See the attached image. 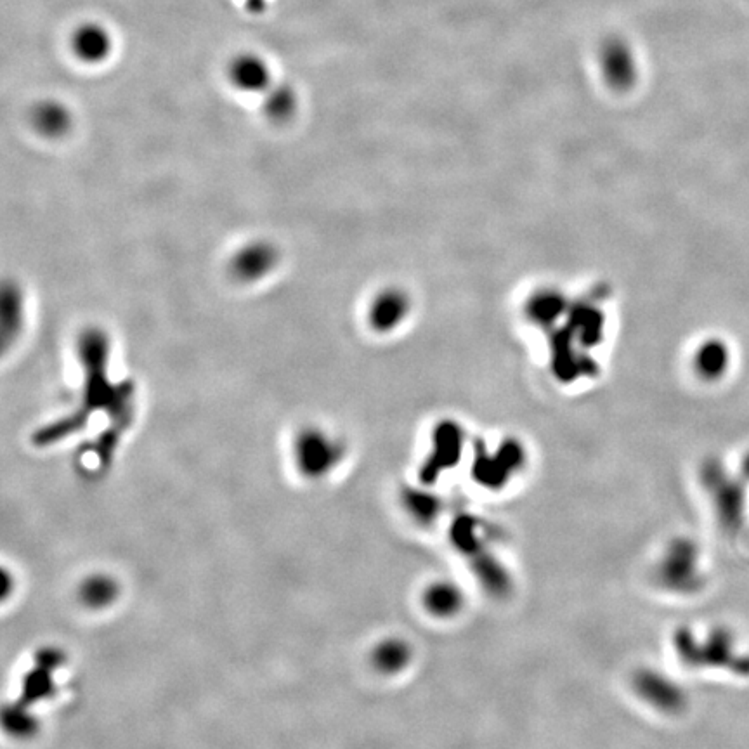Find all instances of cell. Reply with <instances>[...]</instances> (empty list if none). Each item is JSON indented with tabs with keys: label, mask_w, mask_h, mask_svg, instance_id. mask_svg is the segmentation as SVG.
<instances>
[{
	"label": "cell",
	"mask_w": 749,
	"mask_h": 749,
	"mask_svg": "<svg viewBox=\"0 0 749 749\" xmlns=\"http://www.w3.org/2000/svg\"><path fill=\"white\" fill-rule=\"evenodd\" d=\"M340 446L318 429H304L295 441V462L307 479L326 476L340 460Z\"/></svg>",
	"instance_id": "cell-1"
},
{
	"label": "cell",
	"mask_w": 749,
	"mask_h": 749,
	"mask_svg": "<svg viewBox=\"0 0 749 749\" xmlns=\"http://www.w3.org/2000/svg\"><path fill=\"white\" fill-rule=\"evenodd\" d=\"M278 262V252L266 241H255L240 252L231 261L233 276L240 281H257L271 273Z\"/></svg>",
	"instance_id": "cell-2"
},
{
	"label": "cell",
	"mask_w": 749,
	"mask_h": 749,
	"mask_svg": "<svg viewBox=\"0 0 749 749\" xmlns=\"http://www.w3.org/2000/svg\"><path fill=\"white\" fill-rule=\"evenodd\" d=\"M602 70L609 85L616 89H628L635 80V58L630 47L621 40H611L602 49Z\"/></svg>",
	"instance_id": "cell-3"
},
{
	"label": "cell",
	"mask_w": 749,
	"mask_h": 749,
	"mask_svg": "<svg viewBox=\"0 0 749 749\" xmlns=\"http://www.w3.org/2000/svg\"><path fill=\"white\" fill-rule=\"evenodd\" d=\"M229 77L241 91H268L269 84H271L268 65L254 54H245L236 58L229 68Z\"/></svg>",
	"instance_id": "cell-4"
},
{
	"label": "cell",
	"mask_w": 749,
	"mask_h": 749,
	"mask_svg": "<svg viewBox=\"0 0 749 749\" xmlns=\"http://www.w3.org/2000/svg\"><path fill=\"white\" fill-rule=\"evenodd\" d=\"M73 51L85 63H101L111 53V37L105 28L99 25H84L73 33Z\"/></svg>",
	"instance_id": "cell-5"
},
{
	"label": "cell",
	"mask_w": 749,
	"mask_h": 749,
	"mask_svg": "<svg viewBox=\"0 0 749 749\" xmlns=\"http://www.w3.org/2000/svg\"><path fill=\"white\" fill-rule=\"evenodd\" d=\"M730 365L729 347L722 340H706L696 354L697 372L708 380L723 377Z\"/></svg>",
	"instance_id": "cell-6"
},
{
	"label": "cell",
	"mask_w": 749,
	"mask_h": 749,
	"mask_svg": "<svg viewBox=\"0 0 749 749\" xmlns=\"http://www.w3.org/2000/svg\"><path fill=\"white\" fill-rule=\"evenodd\" d=\"M51 673L53 671L37 665L33 670L28 671L21 682V696L16 703L32 708L33 704L53 696L56 687H54Z\"/></svg>",
	"instance_id": "cell-7"
},
{
	"label": "cell",
	"mask_w": 749,
	"mask_h": 749,
	"mask_svg": "<svg viewBox=\"0 0 749 749\" xmlns=\"http://www.w3.org/2000/svg\"><path fill=\"white\" fill-rule=\"evenodd\" d=\"M79 597L85 606L92 609L110 606L118 597L117 581L106 574H94L82 583Z\"/></svg>",
	"instance_id": "cell-8"
},
{
	"label": "cell",
	"mask_w": 749,
	"mask_h": 749,
	"mask_svg": "<svg viewBox=\"0 0 749 749\" xmlns=\"http://www.w3.org/2000/svg\"><path fill=\"white\" fill-rule=\"evenodd\" d=\"M33 124L44 136H61L70 127V113L59 103L47 101L33 113Z\"/></svg>",
	"instance_id": "cell-9"
},
{
	"label": "cell",
	"mask_w": 749,
	"mask_h": 749,
	"mask_svg": "<svg viewBox=\"0 0 749 749\" xmlns=\"http://www.w3.org/2000/svg\"><path fill=\"white\" fill-rule=\"evenodd\" d=\"M2 722L7 732L13 734L14 737H30L39 729V722L30 713V708L20 703L4 708Z\"/></svg>",
	"instance_id": "cell-10"
},
{
	"label": "cell",
	"mask_w": 749,
	"mask_h": 749,
	"mask_svg": "<svg viewBox=\"0 0 749 749\" xmlns=\"http://www.w3.org/2000/svg\"><path fill=\"white\" fill-rule=\"evenodd\" d=\"M295 105H297V99H295L294 91L287 85L276 87L274 91L269 92L268 99H266V111L276 122H283L292 117Z\"/></svg>",
	"instance_id": "cell-11"
},
{
	"label": "cell",
	"mask_w": 749,
	"mask_h": 749,
	"mask_svg": "<svg viewBox=\"0 0 749 749\" xmlns=\"http://www.w3.org/2000/svg\"><path fill=\"white\" fill-rule=\"evenodd\" d=\"M401 311H403L401 297L396 294H387L377 299V302L373 304L370 320H372L375 328H387V326H392L398 321Z\"/></svg>",
	"instance_id": "cell-12"
},
{
	"label": "cell",
	"mask_w": 749,
	"mask_h": 749,
	"mask_svg": "<svg viewBox=\"0 0 749 749\" xmlns=\"http://www.w3.org/2000/svg\"><path fill=\"white\" fill-rule=\"evenodd\" d=\"M63 661H65V654L59 651V649H54V647L40 649L37 652V656H35V665L42 666V668H46L49 671L59 668V666L63 665Z\"/></svg>",
	"instance_id": "cell-13"
},
{
	"label": "cell",
	"mask_w": 749,
	"mask_h": 749,
	"mask_svg": "<svg viewBox=\"0 0 749 749\" xmlns=\"http://www.w3.org/2000/svg\"><path fill=\"white\" fill-rule=\"evenodd\" d=\"M247 9L250 13H262L266 11V0H247Z\"/></svg>",
	"instance_id": "cell-14"
},
{
	"label": "cell",
	"mask_w": 749,
	"mask_h": 749,
	"mask_svg": "<svg viewBox=\"0 0 749 749\" xmlns=\"http://www.w3.org/2000/svg\"><path fill=\"white\" fill-rule=\"evenodd\" d=\"M744 472H746V476L749 477V455L746 456V460H744Z\"/></svg>",
	"instance_id": "cell-15"
}]
</instances>
